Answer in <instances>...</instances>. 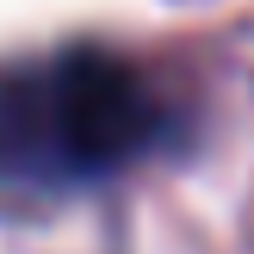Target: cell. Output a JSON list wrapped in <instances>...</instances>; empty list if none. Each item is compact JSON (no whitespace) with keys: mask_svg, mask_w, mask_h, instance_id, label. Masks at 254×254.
I'll use <instances>...</instances> for the list:
<instances>
[{"mask_svg":"<svg viewBox=\"0 0 254 254\" xmlns=\"http://www.w3.org/2000/svg\"><path fill=\"white\" fill-rule=\"evenodd\" d=\"M174 130V99L106 44L0 62V192H68L143 161Z\"/></svg>","mask_w":254,"mask_h":254,"instance_id":"obj_1","label":"cell"}]
</instances>
